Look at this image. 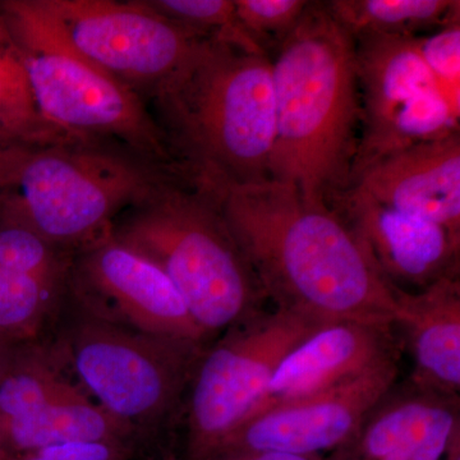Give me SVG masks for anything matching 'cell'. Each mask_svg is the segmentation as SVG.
Listing matches in <instances>:
<instances>
[{
    "instance_id": "f1b7e54d",
    "label": "cell",
    "mask_w": 460,
    "mask_h": 460,
    "mask_svg": "<svg viewBox=\"0 0 460 460\" xmlns=\"http://www.w3.org/2000/svg\"><path fill=\"white\" fill-rule=\"evenodd\" d=\"M443 460H460V435L454 438Z\"/></svg>"
},
{
    "instance_id": "3957f363",
    "label": "cell",
    "mask_w": 460,
    "mask_h": 460,
    "mask_svg": "<svg viewBox=\"0 0 460 460\" xmlns=\"http://www.w3.org/2000/svg\"><path fill=\"white\" fill-rule=\"evenodd\" d=\"M153 102L169 150L195 186L220 193L270 181V57L205 41Z\"/></svg>"
},
{
    "instance_id": "e0dca14e",
    "label": "cell",
    "mask_w": 460,
    "mask_h": 460,
    "mask_svg": "<svg viewBox=\"0 0 460 460\" xmlns=\"http://www.w3.org/2000/svg\"><path fill=\"white\" fill-rule=\"evenodd\" d=\"M394 292L395 323L401 325L413 359L411 385L459 396V275L444 278L416 293L398 288Z\"/></svg>"
},
{
    "instance_id": "2e32d148",
    "label": "cell",
    "mask_w": 460,
    "mask_h": 460,
    "mask_svg": "<svg viewBox=\"0 0 460 460\" xmlns=\"http://www.w3.org/2000/svg\"><path fill=\"white\" fill-rule=\"evenodd\" d=\"M460 435L459 396L395 385L356 435L332 452L341 460H443Z\"/></svg>"
},
{
    "instance_id": "83f0119b",
    "label": "cell",
    "mask_w": 460,
    "mask_h": 460,
    "mask_svg": "<svg viewBox=\"0 0 460 460\" xmlns=\"http://www.w3.org/2000/svg\"><path fill=\"white\" fill-rule=\"evenodd\" d=\"M18 347H20V345H18ZM18 347L0 343V378H2L4 372L7 371L9 363L13 359L14 353H16Z\"/></svg>"
},
{
    "instance_id": "d6986e66",
    "label": "cell",
    "mask_w": 460,
    "mask_h": 460,
    "mask_svg": "<svg viewBox=\"0 0 460 460\" xmlns=\"http://www.w3.org/2000/svg\"><path fill=\"white\" fill-rule=\"evenodd\" d=\"M69 286V275L0 257V343H39L59 319Z\"/></svg>"
},
{
    "instance_id": "6da1fadb",
    "label": "cell",
    "mask_w": 460,
    "mask_h": 460,
    "mask_svg": "<svg viewBox=\"0 0 460 460\" xmlns=\"http://www.w3.org/2000/svg\"><path fill=\"white\" fill-rule=\"evenodd\" d=\"M230 232L275 308L323 323H394V288L343 217L268 181L217 193Z\"/></svg>"
},
{
    "instance_id": "603a6c76",
    "label": "cell",
    "mask_w": 460,
    "mask_h": 460,
    "mask_svg": "<svg viewBox=\"0 0 460 460\" xmlns=\"http://www.w3.org/2000/svg\"><path fill=\"white\" fill-rule=\"evenodd\" d=\"M311 2L307 0H234L239 22L269 57L292 33Z\"/></svg>"
},
{
    "instance_id": "f546056e",
    "label": "cell",
    "mask_w": 460,
    "mask_h": 460,
    "mask_svg": "<svg viewBox=\"0 0 460 460\" xmlns=\"http://www.w3.org/2000/svg\"><path fill=\"white\" fill-rule=\"evenodd\" d=\"M165 460H187L186 458L184 459H177V458H174V456H168V458H165Z\"/></svg>"
},
{
    "instance_id": "4316f807",
    "label": "cell",
    "mask_w": 460,
    "mask_h": 460,
    "mask_svg": "<svg viewBox=\"0 0 460 460\" xmlns=\"http://www.w3.org/2000/svg\"><path fill=\"white\" fill-rule=\"evenodd\" d=\"M189 460V459H187ZM205 460H341L334 453L329 456L323 454H293L277 452H251L220 454Z\"/></svg>"
},
{
    "instance_id": "d4e9b609",
    "label": "cell",
    "mask_w": 460,
    "mask_h": 460,
    "mask_svg": "<svg viewBox=\"0 0 460 460\" xmlns=\"http://www.w3.org/2000/svg\"><path fill=\"white\" fill-rule=\"evenodd\" d=\"M129 445L119 443H69L44 447L18 460H126Z\"/></svg>"
},
{
    "instance_id": "ffe728a7",
    "label": "cell",
    "mask_w": 460,
    "mask_h": 460,
    "mask_svg": "<svg viewBox=\"0 0 460 460\" xmlns=\"http://www.w3.org/2000/svg\"><path fill=\"white\" fill-rule=\"evenodd\" d=\"M48 122L33 98L25 56L0 9V146L36 150L75 140Z\"/></svg>"
},
{
    "instance_id": "4fadbf2b",
    "label": "cell",
    "mask_w": 460,
    "mask_h": 460,
    "mask_svg": "<svg viewBox=\"0 0 460 460\" xmlns=\"http://www.w3.org/2000/svg\"><path fill=\"white\" fill-rule=\"evenodd\" d=\"M334 211L393 288L422 290L459 275L460 232L399 213L350 190Z\"/></svg>"
},
{
    "instance_id": "30bf717a",
    "label": "cell",
    "mask_w": 460,
    "mask_h": 460,
    "mask_svg": "<svg viewBox=\"0 0 460 460\" xmlns=\"http://www.w3.org/2000/svg\"><path fill=\"white\" fill-rule=\"evenodd\" d=\"M361 136L354 178L384 157L459 132L460 105L420 57L416 38H356Z\"/></svg>"
},
{
    "instance_id": "7c38bea8",
    "label": "cell",
    "mask_w": 460,
    "mask_h": 460,
    "mask_svg": "<svg viewBox=\"0 0 460 460\" xmlns=\"http://www.w3.org/2000/svg\"><path fill=\"white\" fill-rule=\"evenodd\" d=\"M399 358L308 398L251 417L205 459L220 454H323L344 447L395 385ZM202 459V460H205Z\"/></svg>"
},
{
    "instance_id": "ba28073f",
    "label": "cell",
    "mask_w": 460,
    "mask_h": 460,
    "mask_svg": "<svg viewBox=\"0 0 460 460\" xmlns=\"http://www.w3.org/2000/svg\"><path fill=\"white\" fill-rule=\"evenodd\" d=\"M25 4L58 40L144 99L159 95L208 41L145 0H25Z\"/></svg>"
},
{
    "instance_id": "9a60e30c",
    "label": "cell",
    "mask_w": 460,
    "mask_h": 460,
    "mask_svg": "<svg viewBox=\"0 0 460 460\" xmlns=\"http://www.w3.org/2000/svg\"><path fill=\"white\" fill-rule=\"evenodd\" d=\"M349 190L460 232L459 132L378 160L354 178Z\"/></svg>"
},
{
    "instance_id": "7a4b0ae2",
    "label": "cell",
    "mask_w": 460,
    "mask_h": 460,
    "mask_svg": "<svg viewBox=\"0 0 460 460\" xmlns=\"http://www.w3.org/2000/svg\"><path fill=\"white\" fill-rule=\"evenodd\" d=\"M275 141L270 181L305 201L335 210L349 190L361 128L356 39L323 2L304 17L271 58Z\"/></svg>"
},
{
    "instance_id": "5bb4252c",
    "label": "cell",
    "mask_w": 460,
    "mask_h": 460,
    "mask_svg": "<svg viewBox=\"0 0 460 460\" xmlns=\"http://www.w3.org/2000/svg\"><path fill=\"white\" fill-rule=\"evenodd\" d=\"M394 323H326L287 354L251 417L332 389L399 358Z\"/></svg>"
},
{
    "instance_id": "7402d4cb",
    "label": "cell",
    "mask_w": 460,
    "mask_h": 460,
    "mask_svg": "<svg viewBox=\"0 0 460 460\" xmlns=\"http://www.w3.org/2000/svg\"><path fill=\"white\" fill-rule=\"evenodd\" d=\"M151 8L204 40L268 56L239 22L234 0H145ZM271 58V57H270Z\"/></svg>"
},
{
    "instance_id": "ac0fdd59",
    "label": "cell",
    "mask_w": 460,
    "mask_h": 460,
    "mask_svg": "<svg viewBox=\"0 0 460 460\" xmlns=\"http://www.w3.org/2000/svg\"><path fill=\"white\" fill-rule=\"evenodd\" d=\"M136 435L114 419L86 392L45 405L29 416L0 425L3 458L26 456L44 447L69 443L129 445Z\"/></svg>"
},
{
    "instance_id": "5b68a950",
    "label": "cell",
    "mask_w": 460,
    "mask_h": 460,
    "mask_svg": "<svg viewBox=\"0 0 460 460\" xmlns=\"http://www.w3.org/2000/svg\"><path fill=\"white\" fill-rule=\"evenodd\" d=\"M190 181L120 142L83 137L36 148L0 206L50 244L69 253L111 232L114 219L169 184ZM192 183V181H190Z\"/></svg>"
},
{
    "instance_id": "9c48e42d",
    "label": "cell",
    "mask_w": 460,
    "mask_h": 460,
    "mask_svg": "<svg viewBox=\"0 0 460 460\" xmlns=\"http://www.w3.org/2000/svg\"><path fill=\"white\" fill-rule=\"evenodd\" d=\"M326 323L263 310L208 345L184 396L186 459H205L243 425L287 354Z\"/></svg>"
},
{
    "instance_id": "484cf974",
    "label": "cell",
    "mask_w": 460,
    "mask_h": 460,
    "mask_svg": "<svg viewBox=\"0 0 460 460\" xmlns=\"http://www.w3.org/2000/svg\"><path fill=\"white\" fill-rule=\"evenodd\" d=\"M32 150L18 146H0V196L16 189L21 172Z\"/></svg>"
},
{
    "instance_id": "4dcf8cb0",
    "label": "cell",
    "mask_w": 460,
    "mask_h": 460,
    "mask_svg": "<svg viewBox=\"0 0 460 460\" xmlns=\"http://www.w3.org/2000/svg\"><path fill=\"white\" fill-rule=\"evenodd\" d=\"M0 459H2V453H0Z\"/></svg>"
},
{
    "instance_id": "44dd1931",
    "label": "cell",
    "mask_w": 460,
    "mask_h": 460,
    "mask_svg": "<svg viewBox=\"0 0 460 460\" xmlns=\"http://www.w3.org/2000/svg\"><path fill=\"white\" fill-rule=\"evenodd\" d=\"M330 16L354 39L365 35L419 38L460 21L458 0H332Z\"/></svg>"
},
{
    "instance_id": "8fae6325",
    "label": "cell",
    "mask_w": 460,
    "mask_h": 460,
    "mask_svg": "<svg viewBox=\"0 0 460 460\" xmlns=\"http://www.w3.org/2000/svg\"><path fill=\"white\" fill-rule=\"evenodd\" d=\"M69 295L127 328L210 344L168 275L111 233L75 253Z\"/></svg>"
},
{
    "instance_id": "52a82bcc",
    "label": "cell",
    "mask_w": 460,
    "mask_h": 460,
    "mask_svg": "<svg viewBox=\"0 0 460 460\" xmlns=\"http://www.w3.org/2000/svg\"><path fill=\"white\" fill-rule=\"evenodd\" d=\"M0 9L22 48L33 98L48 122L78 137L120 142L181 171L144 98L58 40L25 0L0 2Z\"/></svg>"
},
{
    "instance_id": "277c9868",
    "label": "cell",
    "mask_w": 460,
    "mask_h": 460,
    "mask_svg": "<svg viewBox=\"0 0 460 460\" xmlns=\"http://www.w3.org/2000/svg\"><path fill=\"white\" fill-rule=\"evenodd\" d=\"M111 234L168 275L208 341L263 311L268 298L213 190L169 184L129 208Z\"/></svg>"
},
{
    "instance_id": "8992f818",
    "label": "cell",
    "mask_w": 460,
    "mask_h": 460,
    "mask_svg": "<svg viewBox=\"0 0 460 460\" xmlns=\"http://www.w3.org/2000/svg\"><path fill=\"white\" fill-rule=\"evenodd\" d=\"M56 350L81 387L133 434L174 416L208 344L145 334L66 296Z\"/></svg>"
},
{
    "instance_id": "cb8c5ba5",
    "label": "cell",
    "mask_w": 460,
    "mask_h": 460,
    "mask_svg": "<svg viewBox=\"0 0 460 460\" xmlns=\"http://www.w3.org/2000/svg\"><path fill=\"white\" fill-rule=\"evenodd\" d=\"M416 41L423 62L450 100L460 105V21Z\"/></svg>"
}]
</instances>
